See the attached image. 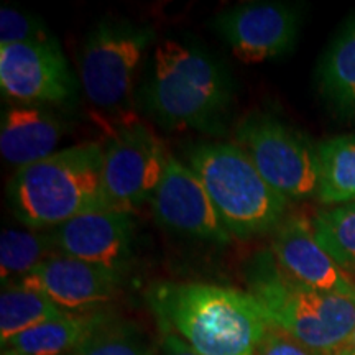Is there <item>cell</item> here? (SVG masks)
Wrapping results in <instances>:
<instances>
[{
  "label": "cell",
  "mask_w": 355,
  "mask_h": 355,
  "mask_svg": "<svg viewBox=\"0 0 355 355\" xmlns=\"http://www.w3.org/2000/svg\"><path fill=\"white\" fill-rule=\"evenodd\" d=\"M148 301L163 331L201 355H252L270 322L250 291L207 283H158Z\"/></svg>",
  "instance_id": "1"
},
{
  "label": "cell",
  "mask_w": 355,
  "mask_h": 355,
  "mask_svg": "<svg viewBox=\"0 0 355 355\" xmlns=\"http://www.w3.org/2000/svg\"><path fill=\"white\" fill-rule=\"evenodd\" d=\"M141 101L150 117L170 130L220 133L234 83L211 53L165 40L153 51Z\"/></svg>",
  "instance_id": "2"
},
{
  "label": "cell",
  "mask_w": 355,
  "mask_h": 355,
  "mask_svg": "<svg viewBox=\"0 0 355 355\" xmlns=\"http://www.w3.org/2000/svg\"><path fill=\"white\" fill-rule=\"evenodd\" d=\"M104 145L87 141L15 170L7 186L10 209L28 229L50 230L89 212L112 209L102 181Z\"/></svg>",
  "instance_id": "3"
},
{
  "label": "cell",
  "mask_w": 355,
  "mask_h": 355,
  "mask_svg": "<svg viewBox=\"0 0 355 355\" xmlns=\"http://www.w3.org/2000/svg\"><path fill=\"white\" fill-rule=\"evenodd\" d=\"M247 282L272 326L324 355L347 345L355 326L354 296L301 285L279 268L272 252L254 257Z\"/></svg>",
  "instance_id": "4"
},
{
  "label": "cell",
  "mask_w": 355,
  "mask_h": 355,
  "mask_svg": "<svg viewBox=\"0 0 355 355\" xmlns=\"http://www.w3.org/2000/svg\"><path fill=\"white\" fill-rule=\"evenodd\" d=\"M186 158L234 239L275 232L286 217L290 201L266 183L234 141H202L191 146Z\"/></svg>",
  "instance_id": "5"
},
{
  "label": "cell",
  "mask_w": 355,
  "mask_h": 355,
  "mask_svg": "<svg viewBox=\"0 0 355 355\" xmlns=\"http://www.w3.org/2000/svg\"><path fill=\"white\" fill-rule=\"evenodd\" d=\"M152 25L102 19L89 30L79 56V79L87 101L105 112L130 104L140 63L155 42Z\"/></svg>",
  "instance_id": "6"
},
{
  "label": "cell",
  "mask_w": 355,
  "mask_h": 355,
  "mask_svg": "<svg viewBox=\"0 0 355 355\" xmlns=\"http://www.w3.org/2000/svg\"><path fill=\"white\" fill-rule=\"evenodd\" d=\"M235 145L288 201L318 196V146L268 114L247 115L235 128Z\"/></svg>",
  "instance_id": "7"
},
{
  "label": "cell",
  "mask_w": 355,
  "mask_h": 355,
  "mask_svg": "<svg viewBox=\"0 0 355 355\" xmlns=\"http://www.w3.org/2000/svg\"><path fill=\"white\" fill-rule=\"evenodd\" d=\"M168 155L162 140L140 122L115 128L104 145L102 181L112 209L135 212L150 202L165 173Z\"/></svg>",
  "instance_id": "8"
},
{
  "label": "cell",
  "mask_w": 355,
  "mask_h": 355,
  "mask_svg": "<svg viewBox=\"0 0 355 355\" xmlns=\"http://www.w3.org/2000/svg\"><path fill=\"white\" fill-rule=\"evenodd\" d=\"M0 91L13 104L66 107L78 99V79L60 40L0 46Z\"/></svg>",
  "instance_id": "9"
},
{
  "label": "cell",
  "mask_w": 355,
  "mask_h": 355,
  "mask_svg": "<svg viewBox=\"0 0 355 355\" xmlns=\"http://www.w3.org/2000/svg\"><path fill=\"white\" fill-rule=\"evenodd\" d=\"M301 21L295 3L243 2L220 12L212 26L242 63L255 64L293 50Z\"/></svg>",
  "instance_id": "10"
},
{
  "label": "cell",
  "mask_w": 355,
  "mask_h": 355,
  "mask_svg": "<svg viewBox=\"0 0 355 355\" xmlns=\"http://www.w3.org/2000/svg\"><path fill=\"white\" fill-rule=\"evenodd\" d=\"M155 220L170 232L211 241L232 242L209 194L196 173L175 157H168L165 173L150 199Z\"/></svg>",
  "instance_id": "11"
},
{
  "label": "cell",
  "mask_w": 355,
  "mask_h": 355,
  "mask_svg": "<svg viewBox=\"0 0 355 355\" xmlns=\"http://www.w3.org/2000/svg\"><path fill=\"white\" fill-rule=\"evenodd\" d=\"M125 272L55 255L19 285L48 296L66 313H92L117 295Z\"/></svg>",
  "instance_id": "12"
},
{
  "label": "cell",
  "mask_w": 355,
  "mask_h": 355,
  "mask_svg": "<svg viewBox=\"0 0 355 355\" xmlns=\"http://www.w3.org/2000/svg\"><path fill=\"white\" fill-rule=\"evenodd\" d=\"M58 254L125 272L133 254L132 212L107 209L74 217L50 229Z\"/></svg>",
  "instance_id": "13"
},
{
  "label": "cell",
  "mask_w": 355,
  "mask_h": 355,
  "mask_svg": "<svg viewBox=\"0 0 355 355\" xmlns=\"http://www.w3.org/2000/svg\"><path fill=\"white\" fill-rule=\"evenodd\" d=\"M270 252L279 268L301 285L355 298L352 278L324 250L306 217H285L275 229Z\"/></svg>",
  "instance_id": "14"
},
{
  "label": "cell",
  "mask_w": 355,
  "mask_h": 355,
  "mask_svg": "<svg viewBox=\"0 0 355 355\" xmlns=\"http://www.w3.org/2000/svg\"><path fill=\"white\" fill-rule=\"evenodd\" d=\"M68 128L69 123L53 107L12 104L2 112L0 153L20 170L55 155Z\"/></svg>",
  "instance_id": "15"
},
{
  "label": "cell",
  "mask_w": 355,
  "mask_h": 355,
  "mask_svg": "<svg viewBox=\"0 0 355 355\" xmlns=\"http://www.w3.org/2000/svg\"><path fill=\"white\" fill-rule=\"evenodd\" d=\"M104 318V313H68L13 337L2 345V355L74 354Z\"/></svg>",
  "instance_id": "16"
},
{
  "label": "cell",
  "mask_w": 355,
  "mask_h": 355,
  "mask_svg": "<svg viewBox=\"0 0 355 355\" xmlns=\"http://www.w3.org/2000/svg\"><path fill=\"white\" fill-rule=\"evenodd\" d=\"M319 89L331 109L355 121V19L349 20L324 53Z\"/></svg>",
  "instance_id": "17"
},
{
  "label": "cell",
  "mask_w": 355,
  "mask_h": 355,
  "mask_svg": "<svg viewBox=\"0 0 355 355\" xmlns=\"http://www.w3.org/2000/svg\"><path fill=\"white\" fill-rule=\"evenodd\" d=\"M318 199L327 206L355 201V133L318 145Z\"/></svg>",
  "instance_id": "18"
},
{
  "label": "cell",
  "mask_w": 355,
  "mask_h": 355,
  "mask_svg": "<svg viewBox=\"0 0 355 355\" xmlns=\"http://www.w3.org/2000/svg\"><path fill=\"white\" fill-rule=\"evenodd\" d=\"M60 255L51 230H2L0 237V275L2 286L19 285L51 257Z\"/></svg>",
  "instance_id": "19"
},
{
  "label": "cell",
  "mask_w": 355,
  "mask_h": 355,
  "mask_svg": "<svg viewBox=\"0 0 355 355\" xmlns=\"http://www.w3.org/2000/svg\"><path fill=\"white\" fill-rule=\"evenodd\" d=\"M68 314L43 293L21 285L2 288L0 295V343L7 344L40 324Z\"/></svg>",
  "instance_id": "20"
},
{
  "label": "cell",
  "mask_w": 355,
  "mask_h": 355,
  "mask_svg": "<svg viewBox=\"0 0 355 355\" xmlns=\"http://www.w3.org/2000/svg\"><path fill=\"white\" fill-rule=\"evenodd\" d=\"M311 222L324 250L345 272H355V201L321 209Z\"/></svg>",
  "instance_id": "21"
},
{
  "label": "cell",
  "mask_w": 355,
  "mask_h": 355,
  "mask_svg": "<svg viewBox=\"0 0 355 355\" xmlns=\"http://www.w3.org/2000/svg\"><path fill=\"white\" fill-rule=\"evenodd\" d=\"M74 355H155V345L137 324L105 316Z\"/></svg>",
  "instance_id": "22"
},
{
  "label": "cell",
  "mask_w": 355,
  "mask_h": 355,
  "mask_svg": "<svg viewBox=\"0 0 355 355\" xmlns=\"http://www.w3.org/2000/svg\"><path fill=\"white\" fill-rule=\"evenodd\" d=\"M46 42H58L46 21L12 6L0 8V46Z\"/></svg>",
  "instance_id": "23"
},
{
  "label": "cell",
  "mask_w": 355,
  "mask_h": 355,
  "mask_svg": "<svg viewBox=\"0 0 355 355\" xmlns=\"http://www.w3.org/2000/svg\"><path fill=\"white\" fill-rule=\"evenodd\" d=\"M252 355H324L270 324L268 331Z\"/></svg>",
  "instance_id": "24"
},
{
  "label": "cell",
  "mask_w": 355,
  "mask_h": 355,
  "mask_svg": "<svg viewBox=\"0 0 355 355\" xmlns=\"http://www.w3.org/2000/svg\"><path fill=\"white\" fill-rule=\"evenodd\" d=\"M162 355H201L196 350L191 349L188 344L184 343L181 337L171 332H165L163 334V344H162Z\"/></svg>",
  "instance_id": "25"
},
{
  "label": "cell",
  "mask_w": 355,
  "mask_h": 355,
  "mask_svg": "<svg viewBox=\"0 0 355 355\" xmlns=\"http://www.w3.org/2000/svg\"><path fill=\"white\" fill-rule=\"evenodd\" d=\"M327 355H355V349L349 347V345H344V347L337 349V350H334V352H331Z\"/></svg>",
  "instance_id": "26"
},
{
  "label": "cell",
  "mask_w": 355,
  "mask_h": 355,
  "mask_svg": "<svg viewBox=\"0 0 355 355\" xmlns=\"http://www.w3.org/2000/svg\"><path fill=\"white\" fill-rule=\"evenodd\" d=\"M347 345H349V347L355 349V326H354V331H352V334H350V339H349Z\"/></svg>",
  "instance_id": "27"
},
{
  "label": "cell",
  "mask_w": 355,
  "mask_h": 355,
  "mask_svg": "<svg viewBox=\"0 0 355 355\" xmlns=\"http://www.w3.org/2000/svg\"><path fill=\"white\" fill-rule=\"evenodd\" d=\"M69 355H74V354H69Z\"/></svg>",
  "instance_id": "28"
}]
</instances>
